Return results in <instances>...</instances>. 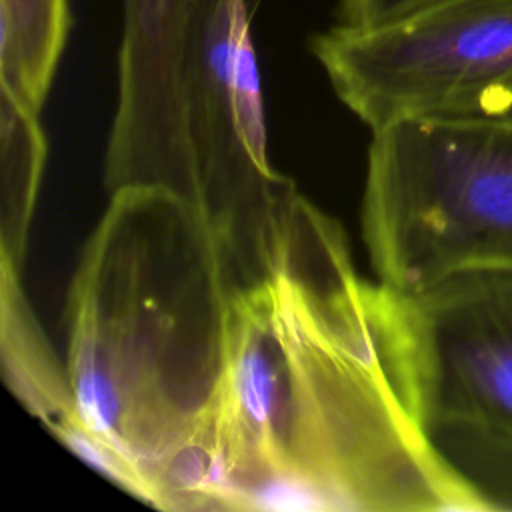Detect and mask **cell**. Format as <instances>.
<instances>
[{
    "instance_id": "8fae6325",
    "label": "cell",
    "mask_w": 512,
    "mask_h": 512,
    "mask_svg": "<svg viewBox=\"0 0 512 512\" xmlns=\"http://www.w3.org/2000/svg\"><path fill=\"white\" fill-rule=\"evenodd\" d=\"M438 0H338L336 24L348 28H366L386 24Z\"/></svg>"
},
{
    "instance_id": "6da1fadb",
    "label": "cell",
    "mask_w": 512,
    "mask_h": 512,
    "mask_svg": "<svg viewBox=\"0 0 512 512\" xmlns=\"http://www.w3.org/2000/svg\"><path fill=\"white\" fill-rule=\"evenodd\" d=\"M166 510H488L424 428L410 296L360 274L344 228L296 188L230 300Z\"/></svg>"
},
{
    "instance_id": "9c48e42d",
    "label": "cell",
    "mask_w": 512,
    "mask_h": 512,
    "mask_svg": "<svg viewBox=\"0 0 512 512\" xmlns=\"http://www.w3.org/2000/svg\"><path fill=\"white\" fill-rule=\"evenodd\" d=\"M70 26L68 0H0V94L40 114Z\"/></svg>"
},
{
    "instance_id": "30bf717a",
    "label": "cell",
    "mask_w": 512,
    "mask_h": 512,
    "mask_svg": "<svg viewBox=\"0 0 512 512\" xmlns=\"http://www.w3.org/2000/svg\"><path fill=\"white\" fill-rule=\"evenodd\" d=\"M2 130V252L6 260L22 270L28 232L46 162V136L38 112L0 94Z\"/></svg>"
},
{
    "instance_id": "5b68a950",
    "label": "cell",
    "mask_w": 512,
    "mask_h": 512,
    "mask_svg": "<svg viewBox=\"0 0 512 512\" xmlns=\"http://www.w3.org/2000/svg\"><path fill=\"white\" fill-rule=\"evenodd\" d=\"M410 302L424 428L488 510H512V270L456 274Z\"/></svg>"
},
{
    "instance_id": "7c38bea8",
    "label": "cell",
    "mask_w": 512,
    "mask_h": 512,
    "mask_svg": "<svg viewBox=\"0 0 512 512\" xmlns=\"http://www.w3.org/2000/svg\"><path fill=\"white\" fill-rule=\"evenodd\" d=\"M508 118H512V114H510V116H508Z\"/></svg>"
},
{
    "instance_id": "7a4b0ae2",
    "label": "cell",
    "mask_w": 512,
    "mask_h": 512,
    "mask_svg": "<svg viewBox=\"0 0 512 512\" xmlns=\"http://www.w3.org/2000/svg\"><path fill=\"white\" fill-rule=\"evenodd\" d=\"M242 276L206 218L158 188L110 192L64 310L66 368L96 470L166 510L214 398Z\"/></svg>"
},
{
    "instance_id": "ba28073f",
    "label": "cell",
    "mask_w": 512,
    "mask_h": 512,
    "mask_svg": "<svg viewBox=\"0 0 512 512\" xmlns=\"http://www.w3.org/2000/svg\"><path fill=\"white\" fill-rule=\"evenodd\" d=\"M0 358L12 394L72 454L96 470L98 450L82 420L66 360L44 334L20 282V268L0 260Z\"/></svg>"
},
{
    "instance_id": "277c9868",
    "label": "cell",
    "mask_w": 512,
    "mask_h": 512,
    "mask_svg": "<svg viewBox=\"0 0 512 512\" xmlns=\"http://www.w3.org/2000/svg\"><path fill=\"white\" fill-rule=\"evenodd\" d=\"M310 48L370 130L416 116L512 114V0H438L378 26L334 24Z\"/></svg>"
},
{
    "instance_id": "3957f363",
    "label": "cell",
    "mask_w": 512,
    "mask_h": 512,
    "mask_svg": "<svg viewBox=\"0 0 512 512\" xmlns=\"http://www.w3.org/2000/svg\"><path fill=\"white\" fill-rule=\"evenodd\" d=\"M360 220L376 278L408 296L456 274L512 270V118L374 128Z\"/></svg>"
},
{
    "instance_id": "52a82bcc",
    "label": "cell",
    "mask_w": 512,
    "mask_h": 512,
    "mask_svg": "<svg viewBox=\"0 0 512 512\" xmlns=\"http://www.w3.org/2000/svg\"><path fill=\"white\" fill-rule=\"evenodd\" d=\"M204 0H122L118 98L104 158L108 194L184 196L186 116Z\"/></svg>"
},
{
    "instance_id": "8992f818",
    "label": "cell",
    "mask_w": 512,
    "mask_h": 512,
    "mask_svg": "<svg viewBox=\"0 0 512 512\" xmlns=\"http://www.w3.org/2000/svg\"><path fill=\"white\" fill-rule=\"evenodd\" d=\"M248 0H204L186 116V190L252 280L278 212L296 188L268 156L260 68Z\"/></svg>"
}]
</instances>
